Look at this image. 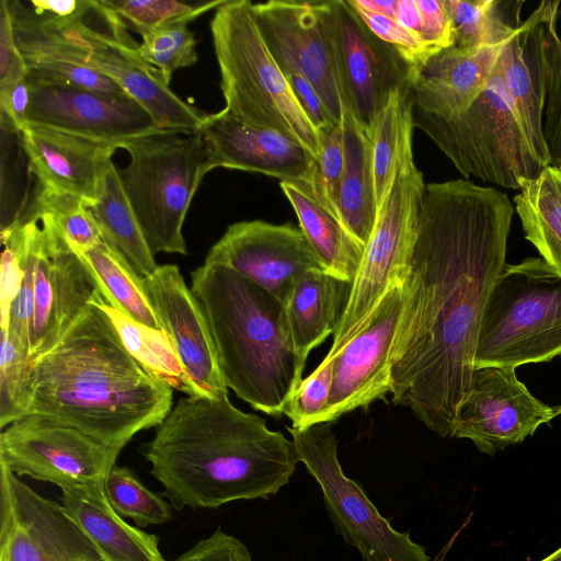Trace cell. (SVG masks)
Wrapping results in <instances>:
<instances>
[{"label":"cell","mask_w":561,"mask_h":561,"mask_svg":"<svg viewBox=\"0 0 561 561\" xmlns=\"http://www.w3.org/2000/svg\"><path fill=\"white\" fill-rule=\"evenodd\" d=\"M26 64L16 45L9 1L0 2V88L27 76Z\"/></svg>","instance_id":"f907efd6"},{"label":"cell","mask_w":561,"mask_h":561,"mask_svg":"<svg viewBox=\"0 0 561 561\" xmlns=\"http://www.w3.org/2000/svg\"><path fill=\"white\" fill-rule=\"evenodd\" d=\"M448 11L454 48L478 49L505 43L522 25L523 1L444 0Z\"/></svg>","instance_id":"e575fe53"},{"label":"cell","mask_w":561,"mask_h":561,"mask_svg":"<svg viewBox=\"0 0 561 561\" xmlns=\"http://www.w3.org/2000/svg\"><path fill=\"white\" fill-rule=\"evenodd\" d=\"M20 137L38 187L93 205L101 171L118 147L34 125Z\"/></svg>","instance_id":"cb8c5ba5"},{"label":"cell","mask_w":561,"mask_h":561,"mask_svg":"<svg viewBox=\"0 0 561 561\" xmlns=\"http://www.w3.org/2000/svg\"><path fill=\"white\" fill-rule=\"evenodd\" d=\"M344 169L337 210L347 232L364 248L371 234L377 204L368 133L342 103Z\"/></svg>","instance_id":"f546056e"},{"label":"cell","mask_w":561,"mask_h":561,"mask_svg":"<svg viewBox=\"0 0 561 561\" xmlns=\"http://www.w3.org/2000/svg\"><path fill=\"white\" fill-rule=\"evenodd\" d=\"M90 208L103 241L116 250L140 278L151 275L158 264L112 160L101 171L96 199Z\"/></svg>","instance_id":"4dcf8cb0"},{"label":"cell","mask_w":561,"mask_h":561,"mask_svg":"<svg viewBox=\"0 0 561 561\" xmlns=\"http://www.w3.org/2000/svg\"><path fill=\"white\" fill-rule=\"evenodd\" d=\"M140 453L178 511L268 500L299 462L293 440L228 396L180 398Z\"/></svg>","instance_id":"7a4b0ae2"},{"label":"cell","mask_w":561,"mask_h":561,"mask_svg":"<svg viewBox=\"0 0 561 561\" xmlns=\"http://www.w3.org/2000/svg\"><path fill=\"white\" fill-rule=\"evenodd\" d=\"M122 448L39 413H28L0 434V462L61 490L104 488Z\"/></svg>","instance_id":"7c38bea8"},{"label":"cell","mask_w":561,"mask_h":561,"mask_svg":"<svg viewBox=\"0 0 561 561\" xmlns=\"http://www.w3.org/2000/svg\"><path fill=\"white\" fill-rule=\"evenodd\" d=\"M396 20L402 27L421 39L422 19L416 0H398Z\"/></svg>","instance_id":"11a10c76"},{"label":"cell","mask_w":561,"mask_h":561,"mask_svg":"<svg viewBox=\"0 0 561 561\" xmlns=\"http://www.w3.org/2000/svg\"><path fill=\"white\" fill-rule=\"evenodd\" d=\"M412 118L465 178L519 191L545 169L520 125L500 57L484 89L460 115L443 119L412 110Z\"/></svg>","instance_id":"52a82bcc"},{"label":"cell","mask_w":561,"mask_h":561,"mask_svg":"<svg viewBox=\"0 0 561 561\" xmlns=\"http://www.w3.org/2000/svg\"><path fill=\"white\" fill-rule=\"evenodd\" d=\"M27 125L123 148L127 142L163 131L128 94H106L81 87L33 79Z\"/></svg>","instance_id":"9a60e30c"},{"label":"cell","mask_w":561,"mask_h":561,"mask_svg":"<svg viewBox=\"0 0 561 561\" xmlns=\"http://www.w3.org/2000/svg\"><path fill=\"white\" fill-rule=\"evenodd\" d=\"M38 228L39 226L36 221H31L30 244L25 274L21 287L10 306L8 325L5 327L27 354L30 353L32 343L33 320L35 312L34 285L36 238Z\"/></svg>","instance_id":"f6af8a7d"},{"label":"cell","mask_w":561,"mask_h":561,"mask_svg":"<svg viewBox=\"0 0 561 561\" xmlns=\"http://www.w3.org/2000/svg\"><path fill=\"white\" fill-rule=\"evenodd\" d=\"M39 214L51 217L76 252L85 251L103 241L90 205L82 198L37 186L34 201L15 222L31 221Z\"/></svg>","instance_id":"74e56055"},{"label":"cell","mask_w":561,"mask_h":561,"mask_svg":"<svg viewBox=\"0 0 561 561\" xmlns=\"http://www.w3.org/2000/svg\"><path fill=\"white\" fill-rule=\"evenodd\" d=\"M448 547H449V545H448V546H447L443 551H440V552L436 556V558L434 559V561H443V558H444L445 552H446V550H447V548H448Z\"/></svg>","instance_id":"680465c9"},{"label":"cell","mask_w":561,"mask_h":561,"mask_svg":"<svg viewBox=\"0 0 561 561\" xmlns=\"http://www.w3.org/2000/svg\"><path fill=\"white\" fill-rule=\"evenodd\" d=\"M226 0H99L103 9L126 31L141 36L172 23H190Z\"/></svg>","instance_id":"8d00e7d4"},{"label":"cell","mask_w":561,"mask_h":561,"mask_svg":"<svg viewBox=\"0 0 561 561\" xmlns=\"http://www.w3.org/2000/svg\"><path fill=\"white\" fill-rule=\"evenodd\" d=\"M31 104L30 84L26 77L10 85L0 88V116L4 125L16 134L27 125V113Z\"/></svg>","instance_id":"f5cc1de1"},{"label":"cell","mask_w":561,"mask_h":561,"mask_svg":"<svg viewBox=\"0 0 561 561\" xmlns=\"http://www.w3.org/2000/svg\"><path fill=\"white\" fill-rule=\"evenodd\" d=\"M205 262L236 271L276 296L284 305L297 278L324 270L300 228L263 220L230 225Z\"/></svg>","instance_id":"44dd1931"},{"label":"cell","mask_w":561,"mask_h":561,"mask_svg":"<svg viewBox=\"0 0 561 561\" xmlns=\"http://www.w3.org/2000/svg\"><path fill=\"white\" fill-rule=\"evenodd\" d=\"M559 355L561 274L542 257L506 264L484 308L474 368H516Z\"/></svg>","instance_id":"8992f818"},{"label":"cell","mask_w":561,"mask_h":561,"mask_svg":"<svg viewBox=\"0 0 561 561\" xmlns=\"http://www.w3.org/2000/svg\"><path fill=\"white\" fill-rule=\"evenodd\" d=\"M31 221L14 222L1 229L0 311L1 329L8 325L10 306L24 278L28 254Z\"/></svg>","instance_id":"b9f144b4"},{"label":"cell","mask_w":561,"mask_h":561,"mask_svg":"<svg viewBox=\"0 0 561 561\" xmlns=\"http://www.w3.org/2000/svg\"><path fill=\"white\" fill-rule=\"evenodd\" d=\"M210 31L220 71L224 108L238 121L278 131L318 160L321 141L257 27L253 3L226 0L215 10Z\"/></svg>","instance_id":"5b68a950"},{"label":"cell","mask_w":561,"mask_h":561,"mask_svg":"<svg viewBox=\"0 0 561 561\" xmlns=\"http://www.w3.org/2000/svg\"><path fill=\"white\" fill-rule=\"evenodd\" d=\"M60 500L104 561H165L159 538L126 523L111 506L104 488L66 489Z\"/></svg>","instance_id":"4316f807"},{"label":"cell","mask_w":561,"mask_h":561,"mask_svg":"<svg viewBox=\"0 0 561 561\" xmlns=\"http://www.w3.org/2000/svg\"><path fill=\"white\" fill-rule=\"evenodd\" d=\"M138 46L141 58L158 69L170 82L172 73L197 61L196 39L186 23H172L142 36Z\"/></svg>","instance_id":"60d3db41"},{"label":"cell","mask_w":561,"mask_h":561,"mask_svg":"<svg viewBox=\"0 0 561 561\" xmlns=\"http://www.w3.org/2000/svg\"><path fill=\"white\" fill-rule=\"evenodd\" d=\"M404 285L397 284L386 294L366 327L332 359L331 394L316 423H333L390 392L391 351L404 308Z\"/></svg>","instance_id":"ffe728a7"},{"label":"cell","mask_w":561,"mask_h":561,"mask_svg":"<svg viewBox=\"0 0 561 561\" xmlns=\"http://www.w3.org/2000/svg\"><path fill=\"white\" fill-rule=\"evenodd\" d=\"M312 3L332 45L341 101L368 133L391 93L410 85L413 70L366 26L347 0Z\"/></svg>","instance_id":"4fadbf2b"},{"label":"cell","mask_w":561,"mask_h":561,"mask_svg":"<svg viewBox=\"0 0 561 561\" xmlns=\"http://www.w3.org/2000/svg\"><path fill=\"white\" fill-rule=\"evenodd\" d=\"M199 133L209 171L225 168L259 172L280 182L313 183L317 160L278 131L242 123L221 110L207 114Z\"/></svg>","instance_id":"603a6c76"},{"label":"cell","mask_w":561,"mask_h":561,"mask_svg":"<svg viewBox=\"0 0 561 561\" xmlns=\"http://www.w3.org/2000/svg\"><path fill=\"white\" fill-rule=\"evenodd\" d=\"M279 185L325 272L352 285L364 248L317 198L311 184L282 181Z\"/></svg>","instance_id":"f1b7e54d"},{"label":"cell","mask_w":561,"mask_h":561,"mask_svg":"<svg viewBox=\"0 0 561 561\" xmlns=\"http://www.w3.org/2000/svg\"><path fill=\"white\" fill-rule=\"evenodd\" d=\"M525 238L561 274V170L546 167L514 196Z\"/></svg>","instance_id":"836d02e7"},{"label":"cell","mask_w":561,"mask_h":561,"mask_svg":"<svg viewBox=\"0 0 561 561\" xmlns=\"http://www.w3.org/2000/svg\"><path fill=\"white\" fill-rule=\"evenodd\" d=\"M543 136L550 156V165L561 170V48L552 68L543 112Z\"/></svg>","instance_id":"c3c4849f"},{"label":"cell","mask_w":561,"mask_h":561,"mask_svg":"<svg viewBox=\"0 0 561 561\" xmlns=\"http://www.w3.org/2000/svg\"><path fill=\"white\" fill-rule=\"evenodd\" d=\"M321 149L311 185L313 194L337 219V202L344 169L342 122L320 135ZM342 224V222H341Z\"/></svg>","instance_id":"ee69618b"},{"label":"cell","mask_w":561,"mask_h":561,"mask_svg":"<svg viewBox=\"0 0 561 561\" xmlns=\"http://www.w3.org/2000/svg\"><path fill=\"white\" fill-rule=\"evenodd\" d=\"M30 388V413L122 449L137 433L159 426L173 407V389L129 354L95 305L31 362Z\"/></svg>","instance_id":"3957f363"},{"label":"cell","mask_w":561,"mask_h":561,"mask_svg":"<svg viewBox=\"0 0 561 561\" xmlns=\"http://www.w3.org/2000/svg\"><path fill=\"white\" fill-rule=\"evenodd\" d=\"M36 14H46L60 20H80L91 9L92 0H31Z\"/></svg>","instance_id":"db71d44e"},{"label":"cell","mask_w":561,"mask_h":561,"mask_svg":"<svg viewBox=\"0 0 561 561\" xmlns=\"http://www.w3.org/2000/svg\"><path fill=\"white\" fill-rule=\"evenodd\" d=\"M331 424L287 427L297 458L322 491L334 530L358 550L363 561H434L409 533L392 528L367 497L362 485L347 478L337 457V440Z\"/></svg>","instance_id":"30bf717a"},{"label":"cell","mask_w":561,"mask_h":561,"mask_svg":"<svg viewBox=\"0 0 561 561\" xmlns=\"http://www.w3.org/2000/svg\"><path fill=\"white\" fill-rule=\"evenodd\" d=\"M9 8L27 77L106 94H127L110 78L89 67L81 50L66 41L44 15L19 1H9Z\"/></svg>","instance_id":"484cf974"},{"label":"cell","mask_w":561,"mask_h":561,"mask_svg":"<svg viewBox=\"0 0 561 561\" xmlns=\"http://www.w3.org/2000/svg\"><path fill=\"white\" fill-rule=\"evenodd\" d=\"M123 148L130 159L121 180L150 251L186 254L183 224L209 172L201 133L163 130Z\"/></svg>","instance_id":"ba28073f"},{"label":"cell","mask_w":561,"mask_h":561,"mask_svg":"<svg viewBox=\"0 0 561 561\" xmlns=\"http://www.w3.org/2000/svg\"><path fill=\"white\" fill-rule=\"evenodd\" d=\"M508 196L459 179L425 184L391 351L392 403L454 437L489 295L506 265Z\"/></svg>","instance_id":"6da1fadb"},{"label":"cell","mask_w":561,"mask_h":561,"mask_svg":"<svg viewBox=\"0 0 561 561\" xmlns=\"http://www.w3.org/2000/svg\"><path fill=\"white\" fill-rule=\"evenodd\" d=\"M148 299L202 397L228 396L202 307L175 264L141 278Z\"/></svg>","instance_id":"7402d4cb"},{"label":"cell","mask_w":561,"mask_h":561,"mask_svg":"<svg viewBox=\"0 0 561 561\" xmlns=\"http://www.w3.org/2000/svg\"><path fill=\"white\" fill-rule=\"evenodd\" d=\"M366 26L392 46L414 72L427 60L422 41L402 27L396 19L358 8L347 0Z\"/></svg>","instance_id":"bcb514c9"},{"label":"cell","mask_w":561,"mask_h":561,"mask_svg":"<svg viewBox=\"0 0 561 561\" xmlns=\"http://www.w3.org/2000/svg\"><path fill=\"white\" fill-rule=\"evenodd\" d=\"M423 43L427 59L454 45L451 22L444 0H416Z\"/></svg>","instance_id":"7dc6e473"},{"label":"cell","mask_w":561,"mask_h":561,"mask_svg":"<svg viewBox=\"0 0 561 561\" xmlns=\"http://www.w3.org/2000/svg\"><path fill=\"white\" fill-rule=\"evenodd\" d=\"M355 5L367 11L396 19L398 0H352Z\"/></svg>","instance_id":"9f6ffc18"},{"label":"cell","mask_w":561,"mask_h":561,"mask_svg":"<svg viewBox=\"0 0 561 561\" xmlns=\"http://www.w3.org/2000/svg\"><path fill=\"white\" fill-rule=\"evenodd\" d=\"M228 389L254 410L279 416L302 381L285 305L226 266L204 262L191 273Z\"/></svg>","instance_id":"277c9868"},{"label":"cell","mask_w":561,"mask_h":561,"mask_svg":"<svg viewBox=\"0 0 561 561\" xmlns=\"http://www.w3.org/2000/svg\"><path fill=\"white\" fill-rule=\"evenodd\" d=\"M104 491L114 511L133 519L139 527L164 524L172 518L171 505L147 489L127 467L113 466Z\"/></svg>","instance_id":"f35d334b"},{"label":"cell","mask_w":561,"mask_h":561,"mask_svg":"<svg viewBox=\"0 0 561 561\" xmlns=\"http://www.w3.org/2000/svg\"><path fill=\"white\" fill-rule=\"evenodd\" d=\"M91 305L98 306L108 317L126 350L146 370L173 390L188 397H202L191 381L165 331L135 321L112 306L102 291Z\"/></svg>","instance_id":"d6a6232c"},{"label":"cell","mask_w":561,"mask_h":561,"mask_svg":"<svg viewBox=\"0 0 561 561\" xmlns=\"http://www.w3.org/2000/svg\"><path fill=\"white\" fill-rule=\"evenodd\" d=\"M505 43L466 50L450 47L430 57L410 81L413 112L443 119L460 115L489 82Z\"/></svg>","instance_id":"d4e9b609"},{"label":"cell","mask_w":561,"mask_h":561,"mask_svg":"<svg viewBox=\"0 0 561 561\" xmlns=\"http://www.w3.org/2000/svg\"><path fill=\"white\" fill-rule=\"evenodd\" d=\"M425 183L414 160L397 174L377 208L375 225L363 250L346 305L322 359L332 360L368 323L386 294L404 284L419 232Z\"/></svg>","instance_id":"9c48e42d"},{"label":"cell","mask_w":561,"mask_h":561,"mask_svg":"<svg viewBox=\"0 0 561 561\" xmlns=\"http://www.w3.org/2000/svg\"><path fill=\"white\" fill-rule=\"evenodd\" d=\"M515 369L474 368L454 437L470 439L481 453L494 455L522 443L557 416L553 407L535 398L518 380Z\"/></svg>","instance_id":"e0dca14e"},{"label":"cell","mask_w":561,"mask_h":561,"mask_svg":"<svg viewBox=\"0 0 561 561\" xmlns=\"http://www.w3.org/2000/svg\"><path fill=\"white\" fill-rule=\"evenodd\" d=\"M0 561H104L62 505L0 462Z\"/></svg>","instance_id":"5bb4252c"},{"label":"cell","mask_w":561,"mask_h":561,"mask_svg":"<svg viewBox=\"0 0 561 561\" xmlns=\"http://www.w3.org/2000/svg\"><path fill=\"white\" fill-rule=\"evenodd\" d=\"M98 24L80 20H60L46 14L47 22L69 43L81 50L85 64L114 81L137 101L162 130L199 133L207 114L186 103L170 88L164 76L147 64L136 43L94 0Z\"/></svg>","instance_id":"8fae6325"},{"label":"cell","mask_w":561,"mask_h":561,"mask_svg":"<svg viewBox=\"0 0 561 561\" xmlns=\"http://www.w3.org/2000/svg\"><path fill=\"white\" fill-rule=\"evenodd\" d=\"M290 89L307 118L319 133V136L335 125L316 88L305 77L297 73L285 76Z\"/></svg>","instance_id":"816d5d0a"},{"label":"cell","mask_w":561,"mask_h":561,"mask_svg":"<svg viewBox=\"0 0 561 561\" xmlns=\"http://www.w3.org/2000/svg\"><path fill=\"white\" fill-rule=\"evenodd\" d=\"M31 360L8 328L1 329L0 354V426L30 413Z\"/></svg>","instance_id":"ab89813d"},{"label":"cell","mask_w":561,"mask_h":561,"mask_svg":"<svg viewBox=\"0 0 561 561\" xmlns=\"http://www.w3.org/2000/svg\"><path fill=\"white\" fill-rule=\"evenodd\" d=\"M334 362L322 360L302 381L284 407L294 428H305L316 423L325 410L331 394Z\"/></svg>","instance_id":"7bdbcfd3"},{"label":"cell","mask_w":561,"mask_h":561,"mask_svg":"<svg viewBox=\"0 0 561 561\" xmlns=\"http://www.w3.org/2000/svg\"><path fill=\"white\" fill-rule=\"evenodd\" d=\"M560 1H541L504 44L500 64L522 127L540 162L550 165L543 112L556 56Z\"/></svg>","instance_id":"d6986e66"},{"label":"cell","mask_w":561,"mask_h":561,"mask_svg":"<svg viewBox=\"0 0 561 561\" xmlns=\"http://www.w3.org/2000/svg\"><path fill=\"white\" fill-rule=\"evenodd\" d=\"M31 221L42 222L36 238L32 362L61 339L101 289L50 216L39 214Z\"/></svg>","instance_id":"2e32d148"},{"label":"cell","mask_w":561,"mask_h":561,"mask_svg":"<svg viewBox=\"0 0 561 561\" xmlns=\"http://www.w3.org/2000/svg\"><path fill=\"white\" fill-rule=\"evenodd\" d=\"M77 253L112 306L141 324L163 330L145 291L142 279L116 250L101 241Z\"/></svg>","instance_id":"d590c367"},{"label":"cell","mask_w":561,"mask_h":561,"mask_svg":"<svg viewBox=\"0 0 561 561\" xmlns=\"http://www.w3.org/2000/svg\"><path fill=\"white\" fill-rule=\"evenodd\" d=\"M253 12L282 72L297 73L311 82L333 123L341 124V88L333 49L312 1L271 0L253 4Z\"/></svg>","instance_id":"ac0fdd59"},{"label":"cell","mask_w":561,"mask_h":561,"mask_svg":"<svg viewBox=\"0 0 561 561\" xmlns=\"http://www.w3.org/2000/svg\"><path fill=\"white\" fill-rule=\"evenodd\" d=\"M351 289L323 270H311L295 282L285 304L297 355L302 366L309 353L334 334Z\"/></svg>","instance_id":"83f0119b"},{"label":"cell","mask_w":561,"mask_h":561,"mask_svg":"<svg viewBox=\"0 0 561 561\" xmlns=\"http://www.w3.org/2000/svg\"><path fill=\"white\" fill-rule=\"evenodd\" d=\"M553 408H554V411H556L557 416H558L559 414H561V405H557V407H553Z\"/></svg>","instance_id":"91938a15"},{"label":"cell","mask_w":561,"mask_h":561,"mask_svg":"<svg viewBox=\"0 0 561 561\" xmlns=\"http://www.w3.org/2000/svg\"><path fill=\"white\" fill-rule=\"evenodd\" d=\"M173 561H253L245 545L220 528Z\"/></svg>","instance_id":"681fc988"},{"label":"cell","mask_w":561,"mask_h":561,"mask_svg":"<svg viewBox=\"0 0 561 561\" xmlns=\"http://www.w3.org/2000/svg\"><path fill=\"white\" fill-rule=\"evenodd\" d=\"M540 561H561V547Z\"/></svg>","instance_id":"6f0895ef"},{"label":"cell","mask_w":561,"mask_h":561,"mask_svg":"<svg viewBox=\"0 0 561 561\" xmlns=\"http://www.w3.org/2000/svg\"><path fill=\"white\" fill-rule=\"evenodd\" d=\"M413 128L409 87L397 89L368 130L377 208L387 196L398 172L413 161Z\"/></svg>","instance_id":"1f68e13d"}]
</instances>
